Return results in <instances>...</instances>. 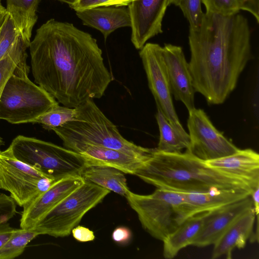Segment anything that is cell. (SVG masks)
I'll return each mask as SVG.
<instances>
[{
	"label": "cell",
	"instance_id": "cell-1",
	"mask_svg": "<svg viewBox=\"0 0 259 259\" xmlns=\"http://www.w3.org/2000/svg\"><path fill=\"white\" fill-rule=\"evenodd\" d=\"M29 48L35 83L63 106L101 98L112 80L97 40L72 23L48 20Z\"/></svg>",
	"mask_w": 259,
	"mask_h": 259
},
{
	"label": "cell",
	"instance_id": "cell-2",
	"mask_svg": "<svg viewBox=\"0 0 259 259\" xmlns=\"http://www.w3.org/2000/svg\"><path fill=\"white\" fill-rule=\"evenodd\" d=\"M189 70L194 90L207 103H223L235 89L251 58L247 19L204 13L200 25L189 29Z\"/></svg>",
	"mask_w": 259,
	"mask_h": 259
},
{
	"label": "cell",
	"instance_id": "cell-3",
	"mask_svg": "<svg viewBox=\"0 0 259 259\" xmlns=\"http://www.w3.org/2000/svg\"><path fill=\"white\" fill-rule=\"evenodd\" d=\"M157 188L184 193L205 192L213 189H253L244 181L210 167L188 150L165 153L154 148L150 158L135 174Z\"/></svg>",
	"mask_w": 259,
	"mask_h": 259
},
{
	"label": "cell",
	"instance_id": "cell-4",
	"mask_svg": "<svg viewBox=\"0 0 259 259\" xmlns=\"http://www.w3.org/2000/svg\"><path fill=\"white\" fill-rule=\"evenodd\" d=\"M75 120L55 128L53 131L63 144L81 143L121 151L148 159L154 148L137 145L124 138L114 125L102 112L93 99L76 107Z\"/></svg>",
	"mask_w": 259,
	"mask_h": 259
},
{
	"label": "cell",
	"instance_id": "cell-5",
	"mask_svg": "<svg viewBox=\"0 0 259 259\" xmlns=\"http://www.w3.org/2000/svg\"><path fill=\"white\" fill-rule=\"evenodd\" d=\"M27 56L16 66L0 98V119L18 124L32 123L58 101L28 77Z\"/></svg>",
	"mask_w": 259,
	"mask_h": 259
},
{
	"label": "cell",
	"instance_id": "cell-6",
	"mask_svg": "<svg viewBox=\"0 0 259 259\" xmlns=\"http://www.w3.org/2000/svg\"><path fill=\"white\" fill-rule=\"evenodd\" d=\"M125 197L143 229L157 240L162 241L183 223V192L157 188L148 195L129 190Z\"/></svg>",
	"mask_w": 259,
	"mask_h": 259
},
{
	"label": "cell",
	"instance_id": "cell-7",
	"mask_svg": "<svg viewBox=\"0 0 259 259\" xmlns=\"http://www.w3.org/2000/svg\"><path fill=\"white\" fill-rule=\"evenodd\" d=\"M18 160L56 180L79 174L84 166L80 154L51 142L18 135L8 147Z\"/></svg>",
	"mask_w": 259,
	"mask_h": 259
},
{
	"label": "cell",
	"instance_id": "cell-8",
	"mask_svg": "<svg viewBox=\"0 0 259 259\" xmlns=\"http://www.w3.org/2000/svg\"><path fill=\"white\" fill-rule=\"evenodd\" d=\"M110 192L91 182L84 183L47 213L32 229L39 235L63 237L70 235L85 214Z\"/></svg>",
	"mask_w": 259,
	"mask_h": 259
},
{
	"label": "cell",
	"instance_id": "cell-9",
	"mask_svg": "<svg viewBox=\"0 0 259 259\" xmlns=\"http://www.w3.org/2000/svg\"><path fill=\"white\" fill-rule=\"evenodd\" d=\"M57 180L15 158L8 148L0 151V189L8 191L21 207Z\"/></svg>",
	"mask_w": 259,
	"mask_h": 259
},
{
	"label": "cell",
	"instance_id": "cell-10",
	"mask_svg": "<svg viewBox=\"0 0 259 259\" xmlns=\"http://www.w3.org/2000/svg\"><path fill=\"white\" fill-rule=\"evenodd\" d=\"M139 55L157 109L160 111L173 127L181 133H186L179 120L173 104L162 47L157 44L146 43L140 50Z\"/></svg>",
	"mask_w": 259,
	"mask_h": 259
},
{
	"label": "cell",
	"instance_id": "cell-11",
	"mask_svg": "<svg viewBox=\"0 0 259 259\" xmlns=\"http://www.w3.org/2000/svg\"><path fill=\"white\" fill-rule=\"evenodd\" d=\"M188 112L190 146L186 150L194 156L207 161L232 154L239 149L215 127L203 110L194 108Z\"/></svg>",
	"mask_w": 259,
	"mask_h": 259
},
{
	"label": "cell",
	"instance_id": "cell-12",
	"mask_svg": "<svg viewBox=\"0 0 259 259\" xmlns=\"http://www.w3.org/2000/svg\"><path fill=\"white\" fill-rule=\"evenodd\" d=\"M169 0H136L127 6L131 21V41L141 50L152 37L162 32V23Z\"/></svg>",
	"mask_w": 259,
	"mask_h": 259
},
{
	"label": "cell",
	"instance_id": "cell-13",
	"mask_svg": "<svg viewBox=\"0 0 259 259\" xmlns=\"http://www.w3.org/2000/svg\"><path fill=\"white\" fill-rule=\"evenodd\" d=\"M84 182L79 174L68 175L55 181L48 189L23 206L20 228L32 230L47 213Z\"/></svg>",
	"mask_w": 259,
	"mask_h": 259
},
{
	"label": "cell",
	"instance_id": "cell-14",
	"mask_svg": "<svg viewBox=\"0 0 259 259\" xmlns=\"http://www.w3.org/2000/svg\"><path fill=\"white\" fill-rule=\"evenodd\" d=\"M162 55L168 77L171 94L182 102L188 111L195 108V90L192 78L182 48L165 44L162 47Z\"/></svg>",
	"mask_w": 259,
	"mask_h": 259
},
{
	"label": "cell",
	"instance_id": "cell-15",
	"mask_svg": "<svg viewBox=\"0 0 259 259\" xmlns=\"http://www.w3.org/2000/svg\"><path fill=\"white\" fill-rule=\"evenodd\" d=\"M253 207L251 196L206 212L201 229L192 245L203 247L213 245L242 214Z\"/></svg>",
	"mask_w": 259,
	"mask_h": 259
},
{
	"label": "cell",
	"instance_id": "cell-16",
	"mask_svg": "<svg viewBox=\"0 0 259 259\" xmlns=\"http://www.w3.org/2000/svg\"><path fill=\"white\" fill-rule=\"evenodd\" d=\"M64 147L82 157L84 165L106 166L123 173L134 175L148 159L136 157L121 151L81 143H69Z\"/></svg>",
	"mask_w": 259,
	"mask_h": 259
},
{
	"label": "cell",
	"instance_id": "cell-17",
	"mask_svg": "<svg viewBox=\"0 0 259 259\" xmlns=\"http://www.w3.org/2000/svg\"><path fill=\"white\" fill-rule=\"evenodd\" d=\"M205 162L244 181L253 189L259 186V154L251 149H239L232 154Z\"/></svg>",
	"mask_w": 259,
	"mask_h": 259
},
{
	"label": "cell",
	"instance_id": "cell-18",
	"mask_svg": "<svg viewBox=\"0 0 259 259\" xmlns=\"http://www.w3.org/2000/svg\"><path fill=\"white\" fill-rule=\"evenodd\" d=\"M182 220L207 212L241 200L250 195L244 190L213 189L205 192L184 193Z\"/></svg>",
	"mask_w": 259,
	"mask_h": 259
},
{
	"label": "cell",
	"instance_id": "cell-19",
	"mask_svg": "<svg viewBox=\"0 0 259 259\" xmlns=\"http://www.w3.org/2000/svg\"><path fill=\"white\" fill-rule=\"evenodd\" d=\"M256 215L253 207L238 218L213 244L212 258L232 257L234 248H243L248 239L255 240L253 228Z\"/></svg>",
	"mask_w": 259,
	"mask_h": 259
},
{
	"label": "cell",
	"instance_id": "cell-20",
	"mask_svg": "<svg viewBox=\"0 0 259 259\" xmlns=\"http://www.w3.org/2000/svg\"><path fill=\"white\" fill-rule=\"evenodd\" d=\"M75 12L83 25L100 31L105 40L117 29L131 25L128 9L124 6L98 7Z\"/></svg>",
	"mask_w": 259,
	"mask_h": 259
},
{
	"label": "cell",
	"instance_id": "cell-21",
	"mask_svg": "<svg viewBox=\"0 0 259 259\" xmlns=\"http://www.w3.org/2000/svg\"><path fill=\"white\" fill-rule=\"evenodd\" d=\"M205 212L188 218L162 241L165 258H173L181 249L192 245L201 229Z\"/></svg>",
	"mask_w": 259,
	"mask_h": 259
},
{
	"label": "cell",
	"instance_id": "cell-22",
	"mask_svg": "<svg viewBox=\"0 0 259 259\" xmlns=\"http://www.w3.org/2000/svg\"><path fill=\"white\" fill-rule=\"evenodd\" d=\"M123 174L112 167L84 165L79 174L84 181L125 197L130 190Z\"/></svg>",
	"mask_w": 259,
	"mask_h": 259
},
{
	"label": "cell",
	"instance_id": "cell-23",
	"mask_svg": "<svg viewBox=\"0 0 259 259\" xmlns=\"http://www.w3.org/2000/svg\"><path fill=\"white\" fill-rule=\"evenodd\" d=\"M40 0H6V10L23 39L30 44L32 31L37 20Z\"/></svg>",
	"mask_w": 259,
	"mask_h": 259
},
{
	"label": "cell",
	"instance_id": "cell-24",
	"mask_svg": "<svg viewBox=\"0 0 259 259\" xmlns=\"http://www.w3.org/2000/svg\"><path fill=\"white\" fill-rule=\"evenodd\" d=\"M155 118L158 125L160 137L156 150L165 153H180L190 146L189 136L173 127L165 117L157 109Z\"/></svg>",
	"mask_w": 259,
	"mask_h": 259
},
{
	"label": "cell",
	"instance_id": "cell-25",
	"mask_svg": "<svg viewBox=\"0 0 259 259\" xmlns=\"http://www.w3.org/2000/svg\"><path fill=\"white\" fill-rule=\"evenodd\" d=\"M27 43L19 34L7 54L0 60V98L8 79L16 66L25 57L27 56Z\"/></svg>",
	"mask_w": 259,
	"mask_h": 259
},
{
	"label": "cell",
	"instance_id": "cell-26",
	"mask_svg": "<svg viewBox=\"0 0 259 259\" xmlns=\"http://www.w3.org/2000/svg\"><path fill=\"white\" fill-rule=\"evenodd\" d=\"M38 235V233L34 230L16 229L0 248V259H13L19 256L27 244Z\"/></svg>",
	"mask_w": 259,
	"mask_h": 259
},
{
	"label": "cell",
	"instance_id": "cell-27",
	"mask_svg": "<svg viewBox=\"0 0 259 259\" xmlns=\"http://www.w3.org/2000/svg\"><path fill=\"white\" fill-rule=\"evenodd\" d=\"M76 108L57 105L36 119L33 123L40 124L48 130L61 126L66 123L75 120Z\"/></svg>",
	"mask_w": 259,
	"mask_h": 259
},
{
	"label": "cell",
	"instance_id": "cell-28",
	"mask_svg": "<svg viewBox=\"0 0 259 259\" xmlns=\"http://www.w3.org/2000/svg\"><path fill=\"white\" fill-rule=\"evenodd\" d=\"M201 0H169L170 5L179 7L187 19L190 29L197 28L201 24L204 13L201 9Z\"/></svg>",
	"mask_w": 259,
	"mask_h": 259
},
{
	"label": "cell",
	"instance_id": "cell-29",
	"mask_svg": "<svg viewBox=\"0 0 259 259\" xmlns=\"http://www.w3.org/2000/svg\"><path fill=\"white\" fill-rule=\"evenodd\" d=\"M206 13L222 16H231L239 13V0H201Z\"/></svg>",
	"mask_w": 259,
	"mask_h": 259
},
{
	"label": "cell",
	"instance_id": "cell-30",
	"mask_svg": "<svg viewBox=\"0 0 259 259\" xmlns=\"http://www.w3.org/2000/svg\"><path fill=\"white\" fill-rule=\"evenodd\" d=\"M19 34L8 14L0 29V60L8 52Z\"/></svg>",
	"mask_w": 259,
	"mask_h": 259
},
{
	"label": "cell",
	"instance_id": "cell-31",
	"mask_svg": "<svg viewBox=\"0 0 259 259\" xmlns=\"http://www.w3.org/2000/svg\"><path fill=\"white\" fill-rule=\"evenodd\" d=\"M136 0H73L69 5L75 12L98 7H126Z\"/></svg>",
	"mask_w": 259,
	"mask_h": 259
},
{
	"label": "cell",
	"instance_id": "cell-32",
	"mask_svg": "<svg viewBox=\"0 0 259 259\" xmlns=\"http://www.w3.org/2000/svg\"><path fill=\"white\" fill-rule=\"evenodd\" d=\"M17 213L16 203L10 196L0 193V224L7 223Z\"/></svg>",
	"mask_w": 259,
	"mask_h": 259
},
{
	"label": "cell",
	"instance_id": "cell-33",
	"mask_svg": "<svg viewBox=\"0 0 259 259\" xmlns=\"http://www.w3.org/2000/svg\"><path fill=\"white\" fill-rule=\"evenodd\" d=\"M132 232L127 227L119 226L116 227L112 233V239L120 245L128 244L132 240Z\"/></svg>",
	"mask_w": 259,
	"mask_h": 259
},
{
	"label": "cell",
	"instance_id": "cell-34",
	"mask_svg": "<svg viewBox=\"0 0 259 259\" xmlns=\"http://www.w3.org/2000/svg\"><path fill=\"white\" fill-rule=\"evenodd\" d=\"M71 232L74 238L80 242L92 241L95 238L93 231L82 226H76Z\"/></svg>",
	"mask_w": 259,
	"mask_h": 259
},
{
	"label": "cell",
	"instance_id": "cell-35",
	"mask_svg": "<svg viewBox=\"0 0 259 259\" xmlns=\"http://www.w3.org/2000/svg\"><path fill=\"white\" fill-rule=\"evenodd\" d=\"M240 10L250 13L259 23V0H239Z\"/></svg>",
	"mask_w": 259,
	"mask_h": 259
},
{
	"label": "cell",
	"instance_id": "cell-36",
	"mask_svg": "<svg viewBox=\"0 0 259 259\" xmlns=\"http://www.w3.org/2000/svg\"><path fill=\"white\" fill-rule=\"evenodd\" d=\"M15 229L8 223L0 224V248L8 240Z\"/></svg>",
	"mask_w": 259,
	"mask_h": 259
},
{
	"label": "cell",
	"instance_id": "cell-37",
	"mask_svg": "<svg viewBox=\"0 0 259 259\" xmlns=\"http://www.w3.org/2000/svg\"><path fill=\"white\" fill-rule=\"evenodd\" d=\"M252 202L253 207L255 214L258 216L259 213V186L255 187L250 194Z\"/></svg>",
	"mask_w": 259,
	"mask_h": 259
},
{
	"label": "cell",
	"instance_id": "cell-38",
	"mask_svg": "<svg viewBox=\"0 0 259 259\" xmlns=\"http://www.w3.org/2000/svg\"><path fill=\"white\" fill-rule=\"evenodd\" d=\"M8 13L6 10V9L3 6L0 2V29L3 26Z\"/></svg>",
	"mask_w": 259,
	"mask_h": 259
},
{
	"label": "cell",
	"instance_id": "cell-39",
	"mask_svg": "<svg viewBox=\"0 0 259 259\" xmlns=\"http://www.w3.org/2000/svg\"><path fill=\"white\" fill-rule=\"evenodd\" d=\"M62 3H66L68 5H70L73 1V0H57Z\"/></svg>",
	"mask_w": 259,
	"mask_h": 259
},
{
	"label": "cell",
	"instance_id": "cell-40",
	"mask_svg": "<svg viewBox=\"0 0 259 259\" xmlns=\"http://www.w3.org/2000/svg\"><path fill=\"white\" fill-rule=\"evenodd\" d=\"M5 145V142L3 139L0 136V148L1 147Z\"/></svg>",
	"mask_w": 259,
	"mask_h": 259
},
{
	"label": "cell",
	"instance_id": "cell-41",
	"mask_svg": "<svg viewBox=\"0 0 259 259\" xmlns=\"http://www.w3.org/2000/svg\"><path fill=\"white\" fill-rule=\"evenodd\" d=\"M0 2H1V0H0Z\"/></svg>",
	"mask_w": 259,
	"mask_h": 259
}]
</instances>
